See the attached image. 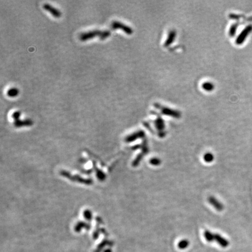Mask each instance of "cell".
I'll return each instance as SVG.
<instances>
[{
    "label": "cell",
    "mask_w": 252,
    "mask_h": 252,
    "mask_svg": "<svg viewBox=\"0 0 252 252\" xmlns=\"http://www.w3.org/2000/svg\"><path fill=\"white\" fill-rule=\"evenodd\" d=\"M103 32L104 30H93L87 32H84L79 35V39L82 42H85L95 38L96 36H99V38L100 39L103 35Z\"/></svg>",
    "instance_id": "6da1fadb"
},
{
    "label": "cell",
    "mask_w": 252,
    "mask_h": 252,
    "mask_svg": "<svg viewBox=\"0 0 252 252\" xmlns=\"http://www.w3.org/2000/svg\"><path fill=\"white\" fill-rule=\"evenodd\" d=\"M111 27L113 30L121 29L127 35H131L133 33V30L131 27L117 21H114L112 22L111 24Z\"/></svg>",
    "instance_id": "7a4b0ae2"
},
{
    "label": "cell",
    "mask_w": 252,
    "mask_h": 252,
    "mask_svg": "<svg viewBox=\"0 0 252 252\" xmlns=\"http://www.w3.org/2000/svg\"><path fill=\"white\" fill-rule=\"evenodd\" d=\"M155 106L157 107V108L159 109L162 113L164 114H165L167 116H170L176 117V118H179L180 116V113L178 111L168 108L167 107L162 106L159 104H155Z\"/></svg>",
    "instance_id": "3957f363"
},
{
    "label": "cell",
    "mask_w": 252,
    "mask_h": 252,
    "mask_svg": "<svg viewBox=\"0 0 252 252\" xmlns=\"http://www.w3.org/2000/svg\"><path fill=\"white\" fill-rule=\"evenodd\" d=\"M43 8L50 12L54 17L59 18L61 17V12L58 9L54 8L49 4H44L43 5Z\"/></svg>",
    "instance_id": "277c9868"
},
{
    "label": "cell",
    "mask_w": 252,
    "mask_h": 252,
    "mask_svg": "<svg viewBox=\"0 0 252 252\" xmlns=\"http://www.w3.org/2000/svg\"><path fill=\"white\" fill-rule=\"evenodd\" d=\"M176 36V32L175 30H172L170 31L169 33L168 36H167V38L166 40L164 46L166 47L169 46V45H171V44L172 43L174 42V39H175Z\"/></svg>",
    "instance_id": "5b68a950"
},
{
    "label": "cell",
    "mask_w": 252,
    "mask_h": 252,
    "mask_svg": "<svg viewBox=\"0 0 252 252\" xmlns=\"http://www.w3.org/2000/svg\"><path fill=\"white\" fill-rule=\"evenodd\" d=\"M249 32V28L246 27L244 31L242 32V33L239 35V37L237 38V39L236 40V44H240L243 43V42H244V40L245 37H246V36L248 34Z\"/></svg>",
    "instance_id": "8992f818"
},
{
    "label": "cell",
    "mask_w": 252,
    "mask_h": 252,
    "mask_svg": "<svg viewBox=\"0 0 252 252\" xmlns=\"http://www.w3.org/2000/svg\"><path fill=\"white\" fill-rule=\"evenodd\" d=\"M32 124V122L29 119H27L25 120H20L18 119L17 120H15V125L17 127H21L24 126H30Z\"/></svg>",
    "instance_id": "52a82bcc"
},
{
    "label": "cell",
    "mask_w": 252,
    "mask_h": 252,
    "mask_svg": "<svg viewBox=\"0 0 252 252\" xmlns=\"http://www.w3.org/2000/svg\"><path fill=\"white\" fill-rule=\"evenodd\" d=\"M209 203H211L219 211H221L223 209L222 205L220 203H219L216 199L212 197H211L209 199Z\"/></svg>",
    "instance_id": "ba28073f"
},
{
    "label": "cell",
    "mask_w": 252,
    "mask_h": 252,
    "mask_svg": "<svg viewBox=\"0 0 252 252\" xmlns=\"http://www.w3.org/2000/svg\"><path fill=\"white\" fill-rule=\"evenodd\" d=\"M7 94L9 97H16L19 94V90L17 88H11L8 90Z\"/></svg>",
    "instance_id": "9c48e42d"
},
{
    "label": "cell",
    "mask_w": 252,
    "mask_h": 252,
    "mask_svg": "<svg viewBox=\"0 0 252 252\" xmlns=\"http://www.w3.org/2000/svg\"><path fill=\"white\" fill-rule=\"evenodd\" d=\"M202 88L206 91H211L214 89V85L212 82H205L203 84Z\"/></svg>",
    "instance_id": "30bf717a"
},
{
    "label": "cell",
    "mask_w": 252,
    "mask_h": 252,
    "mask_svg": "<svg viewBox=\"0 0 252 252\" xmlns=\"http://www.w3.org/2000/svg\"><path fill=\"white\" fill-rule=\"evenodd\" d=\"M156 127L158 129L162 130L164 128V122L161 118H158L155 122Z\"/></svg>",
    "instance_id": "8fae6325"
},
{
    "label": "cell",
    "mask_w": 252,
    "mask_h": 252,
    "mask_svg": "<svg viewBox=\"0 0 252 252\" xmlns=\"http://www.w3.org/2000/svg\"><path fill=\"white\" fill-rule=\"evenodd\" d=\"M204 159H205V161L206 162H211L213 159V156H212V155L211 154L208 153V154H207L205 155V156H204Z\"/></svg>",
    "instance_id": "7c38bea8"
},
{
    "label": "cell",
    "mask_w": 252,
    "mask_h": 252,
    "mask_svg": "<svg viewBox=\"0 0 252 252\" xmlns=\"http://www.w3.org/2000/svg\"><path fill=\"white\" fill-rule=\"evenodd\" d=\"M21 116V112L19 111H16L14 113L12 114V117L15 119V120H17L19 119V117Z\"/></svg>",
    "instance_id": "4fadbf2b"
},
{
    "label": "cell",
    "mask_w": 252,
    "mask_h": 252,
    "mask_svg": "<svg viewBox=\"0 0 252 252\" xmlns=\"http://www.w3.org/2000/svg\"><path fill=\"white\" fill-rule=\"evenodd\" d=\"M236 29V26L235 25H234L231 26V27L230 29V31H229V34L231 36H234L235 35Z\"/></svg>",
    "instance_id": "5bb4252c"
}]
</instances>
